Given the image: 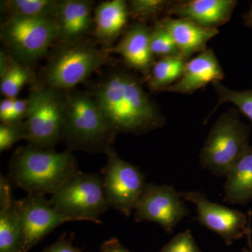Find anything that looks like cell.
<instances>
[{"label":"cell","instance_id":"obj_1","mask_svg":"<svg viewBox=\"0 0 252 252\" xmlns=\"http://www.w3.org/2000/svg\"><path fill=\"white\" fill-rule=\"evenodd\" d=\"M92 94L110 125L118 134L141 135L160 128L165 117L133 73L114 69L101 78Z\"/></svg>","mask_w":252,"mask_h":252},{"label":"cell","instance_id":"obj_2","mask_svg":"<svg viewBox=\"0 0 252 252\" xmlns=\"http://www.w3.org/2000/svg\"><path fill=\"white\" fill-rule=\"evenodd\" d=\"M81 171L76 158L69 151L18 147L9 165L8 178L13 187L31 195H54Z\"/></svg>","mask_w":252,"mask_h":252},{"label":"cell","instance_id":"obj_3","mask_svg":"<svg viewBox=\"0 0 252 252\" xmlns=\"http://www.w3.org/2000/svg\"><path fill=\"white\" fill-rule=\"evenodd\" d=\"M118 135L89 91H67L63 140L67 151L106 153Z\"/></svg>","mask_w":252,"mask_h":252},{"label":"cell","instance_id":"obj_4","mask_svg":"<svg viewBox=\"0 0 252 252\" xmlns=\"http://www.w3.org/2000/svg\"><path fill=\"white\" fill-rule=\"evenodd\" d=\"M111 62L112 59L103 49L86 41L56 46L35 82L53 89L71 91Z\"/></svg>","mask_w":252,"mask_h":252},{"label":"cell","instance_id":"obj_5","mask_svg":"<svg viewBox=\"0 0 252 252\" xmlns=\"http://www.w3.org/2000/svg\"><path fill=\"white\" fill-rule=\"evenodd\" d=\"M28 99L29 112L26 120V140L36 148L54 149L63 140L67 91L34 82Z\"/></svg>","mask_w":252,"mask_h":252},{"label":"cell","instance_id":"obj_6","mask_svg":"<svg viewBox=\"0 0 252 252\" xmlns=\"http://www.w3.org/2000/svg\"><path fill=\"white\" fill-rule=\"evenodd\" d=\"M250 129L230 109L212 126L199 160L201 167L217 177L226 176L232 165L250 144Z\"/></svg>","mask_w":252,"mask_h":252},{"label":"cell","instance_id":"obj_7","mask_svg":"<svg viewBox=\"0 0 252 252\" xmlns=\"http://www.w3.org/2000/svg\"><path fill=\"white\" fill-rule=\"evenodd\" d=\"M58 36L54 18L4 17L0 28L5 51L31 68L45 56Z\"/></svg>","mask_w":252,"mask_h":252},{"label":"cell","instance_id":"obj_8","mask_svg":"<svg viewBox=\"0 0 252 252\" xmlns=\"http://www.w3.org/2000/svg\"><path fill=\"white\" fill-rule=\"evenodd\" d=\"M51 206L72 221L102 223L99 217L109 210L102 176L81 172L51 195Z\"/></svg>","mask_w":252,"mask_h":252},{"label":"cell","instance_id":"obj_9","mask_svg":"<svg viewBox=\"0 0 252 252\" xmlns=\"http://www.w3.org/2000/svg\"><path fill=\"white\" fill-rule=\"evenodd\" d=\"M105 154L107 163L101 173L109 207L130 217L147 185L145 175L138 167L121 158L113 147Z\"/></svg>","mask_w":252,"mask_h":252},{"label":"cell","instance_id":"obj_10","mask_svg":"<svg viewBox=\"0 0 252 252\" xmlns=\"http://www.w3.org/2000/svg\"><path fill=\"white\" fill-rule=\"evenodd\" d=\"M180 193L168 185L147 183L135 209V220L155 222L170 234L189 215Z\"/></svg>","mask_w":252,"mask_h":252},{"label":"cell","instance_id":"obj_11","mask_svg":"<svg viewBox=\"0 0 252 252\" xmlns=\"http://www.w3.org/2000/svg\"><path fill=\"white\" fill-rule=\"evenodd\" d=\"M22 228L21 252H28L58 226L72 221L51 206L43 195H31L17 200Z\"/></svg>","mask_w":252,"mask_h":252},{"label":"cell","instance_id":"obj_12","mask_svg":"<svg viewBox=\"0 0 252 252\" xmlns=\"http://www.w3.org/2000/svg\"><path fill=\"white\" fill-rule=\"evenodd\" d=\"M180 195L196 206L199 223L216 232L227 245L249 233L248 220L241 212L212 203L200 191L180 192Z\"/></svg>","mask_w":252,"mask_h":252},{"label":"cell","instance_id":"obj_13","mask_svg":"<svg viewBox=\"0 0 252 252\" xmlns=\"http://www.w3.org/2000/svg\"><path fill=\"white\" fill-rule=\"evenodd\" d=\"M93 5L89 0H59L55 16L59 31L56 46L85 41L94 28Z\"/></svg>","mask_w":252,"mask_h":252},{"label":"cell","instance_id":"obj_14","mask_svg":"<svg viewBox=\"0 0 252 252\" xmlns=\"http://www.w3.org/2000/svg\"><path fill=\"white\" fill-rule=\"evenodd\" d=\"M151 32L152 27L137 21L127 28L117 44L104 51L120 55L127 67L146 78L156 61L151 50Z\"/></svg>","mask_w":252,"mask_h":252},{"label":"cell","instance_id":"obj_15","mask_svg":"<svg viewBox=\"0 0 252 252\" xmlns=\"http://www.w3.org/2000/svg\"><path fill=\"white\" fill-rule=\"evenodd\" d=\"M237 4L235 0L174 1L167 14L189 20L200 27L218 29L230 21Z\"/></svg>","mask_w":252,"mask_h":252},{"label":"cell","instance_id":"obj_16","mask_svg":"<svg viewBox=\"0 0 252 252\" xmlns=\"http://www.w3.org/2000/svg\"><path fill=\"white\" fill-rule=\"evenodd\" d=\"M224 72L212 49L199 54L186 64L182 77L160 93L192 94L209 84L220 82Z\"/></svg>","mask_w":252,"mask_h":252},{"label":"cell","instance_id":"obj_17","mask_svg":"<svg viewBox=\"0 0 252 252\" xmlns=\"http://www.w3.org/2000/svg\"><path fill=\"white\" fill-rule=\"evenodd\" d=\"M130 17L128 2L125 0L102 1L94 8V35L103 50L112 48L125 32Z\"/></svg>","mask_w":252,"mask_h":252},{"label":"cell","instance_id":"obj_18","mask_svg":"<svg viewBox=\"0 0 252 252\" xmlns=\"http://www.w3.org/2000/svg\"><path fill=\"white\" fill-rule=\"evenodd\" d=\"M8 177L0 176V252H21L22 228L17 200Z\"/></svg>","mask_w":252,"mask_h":252},{"label":"cell","instance_id":"obj_19","mask_svg":"<svg viewBox=\"0 0 252 252\" xmlns=\"http://www.w3.org/2000/svg\"><path fill=\"white\" fill-rule=\"evenodd\" d=\"M159 21L171 34L181 56L188 61L193 54L206 51L207 42L219 34L218 29L200 27L185 18L165 17Z\"/></svg>","mask_w":252,"mask_h":252},{"label":"cell","instance_id":"obj_20","mask_svg":"<svg viewBox=\"0 0 252 252\" xmlns=\"http://www.w3.org/2000/svg\"><path fill=\"white\" fill-rule=\"evenodd\" d=\"M223 202L246 205L252 200V146L232 165L226 176Z\"/></svg>","mask_w":252,"mask_h":252},{"label":"cell","instance_id":"obj_21","mask_svg":"<svg viewBox=\"0 0 252 252\" xmlns=\"http://www.w3.org/2000/svg\"><path fill=\"white\" fill-rule=\"evenodd\" d=\"M188 61L180 55L162 58L155 61L144 81H147L151 91L160 93L182 77Z\"/></svg>","mask_w":252,"mask_h":252},{"label":"cell","instance_id":"obj_22","mask_svg":"<svg viewBox=\"0 0 252 252\" xmlns=\"http://www.w3.org/2000/svg\"><path fill=\"white\" fill-rule=\"evenodd\" d=\"M59 0H4L0 8L4 17L54 18Z\"/></svg>","mask_w":252,"mask_h":252},{"label":"cell","instance_id":"obj_23","mask_svg":"<svg viewBox=\"0 0 252 252\" xmlns=\"http://www.w3.org/2000/svg\"><path fill=\"white\" fill-rule=\"evenodd\" d=\"M0 91L5 98H16L23 87L36 81L31 68L18 62L9 54L6 67L0 71Z\"/></svg>","mask_w":252,"mask_h":252},{"label":"cell","instance_id":"obj_24","mask_svg":"<svg viewBox=\"0 0 252 252\" xmlns=\"http://www.w3.org/2000/svg\"><path fill=\"white\" fill-rule=\"evenodd\" d=\"M212 86L216 91L218 100L215 108L210 113L206 120L216 112L220 105L225 102H230L236 106L239 110L252 122V90L250 89L243 91L232 90L225 87L220 82L214 83Z\"/></svg>","mask_w":252,"mask_h":252},{"label":"cell","instance_id":"obj_25","mask_svg":"<svg viewBox=\"0 0 252 252\" xmlns=\"http://www.w3.org/2000/svg\"><path fill=\"white\" fill-rule=\"evenodd\" d=\"M150 44L154 58L162 59L180 55L171 34L159 21H156L152 27Z\"/></svg>","mask_w":252,"mask_h":252},{"label":"cell","instance_id":"obj_26","mask_svg":"<svg viewBox=\"0 0 252 252\" xmlns=\"http://www.w3.org/2000/svg\"><path fill=\"white\" fill-rule=\"evenodd\" d=\"M174 1L167 0H131L128 1L130 16L138 22L145 23L162 14H167Z\"/></svg>","mask_w":252,"mask_h":252},{"label":"cell","instance_id":"obj_27","mask_svg":"<svg viewBox=\"0 0 252 252\" xmlns=\"http://www.w3.org/2000/svg\"><path fill=\"white\" fill-rule=\"evenodd\" d=\"M27 126L26 121L15 124H1L0 125V152L12 148L13 146L22 140H26Z\"/></svg>","mask_w":252,"mask_h":252},{"label":"cell","instance_id":"obj_28","mask_svg":"<svg viewBox=\"0 0 252 252\" xmlns=\"http://www.w3.org/2000/svg\"><path fill=\"white\" fill-rule=\"evenodd\" d=\"M160 252H202L199 249L190 230L175 235Z\"/></svg>","mask_w":252,"mask_h":252},{"label":"cell","instance_id":"obj_29","mask_svg":"<svg viewBox=\"0 0 252 252\" xmlns=\"http://www.w3.org/2000/svg\"><path fill=\"white\" fill-rule=\"evenodd\" d=\"M74 233H71L69 237L64 233L57 241L44 249L42 252H82L80 248L73 245Z\"/></svg>","mask_w":252,"mask_h":252},{"label":"cell","instance_id":"obj_30","mask_svg":"<svg viewBox=\"0 0 252 252\" xmlns=\"http://www.w3.org/2000/svg\"><path fill=\"white\" fill-rule=\"evenodd\" d=\"M29 112L28 99H14L13 110L4 124H15L26 120Z\"/></svg>","mask_w":252,"mask_h":252},{"label":"cell","instance_id":"obj_31","mask_svg":"<svg viewBox=\"0 0 252 252\" xmlns=\"http://www.w3.org/2000/svg\"><path fill=\"white\" fill-rule=\"evenodd\" d=\"M100 252H130L123 246L117 238H112L106 240L99 248Z\"/></svg>","mask_w":252,"mask_h":252},{"label":"cell","instance_id":"obj_32","mask_svg":"<svg viewBox=\"0 0 252 252\" xmlns=\"http://www.w3.org/2000/svg\"><path fill=\"white\" fill-rule=\"evenodd\" d=\"M15 98H4L0 102V120L4 124L9 117L14 107Z\"/></svg>","mask_w":252,"mask_h":252},{"label":"cell","instance_id":"obj_33","mask_svg":"<svg viewBox=\"0 0 252 252\" xmlns=\"http://www.w3.org/2000/svg\"><path fill=\"white\" fill-rule=\"evenodd\" d=\"M243 20L245 21V26L252 28V5L250 11L243 14Z\"/></svg>","mask_w":252,"mask_h":252},{"label":"cell","instance_id":"obj_34","mask_svg":"<svg viewBox=\"0 0 252 252\" xmlns=\"http://www.w3.org/2000/svg\"><path fill=\"white\" fill-rule=\"evenodd\" d=\"M242 252H252V250H248V249L247 248H243V250H242Z\"/></svg>","mask_w":252,"mask_h":252}]
</instances>
